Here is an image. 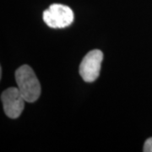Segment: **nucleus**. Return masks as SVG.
<instances>
[{"instance_id":"obj_1","label":"nucleus","mask_w":152,"mask_h":152,"mask_svg":"<svg viewBox=\"0 0 152 152\" xmlns=\"http://www.w3.org/2000/svg\"><path fill=\"white\" fill-rule=\"evenodd\" d=\"M18 89L26 102H34L40 97L42 88L35 72L29 65H22L15 71Z\"/></svg>"},{"instance_id":"obj_2","label":"nucleus","mask_w":152,"mask_h":152,"mask_svg":"<svg viewBox=\"0 0 152 152\" xmlns=\"http://www.w3.org/2000/svg\"><path fill=\"white\" fill-rule=\"evenodd\" d=\"M42 18L49 27L65 28L74 21V13L69 6L53 4L43 11Z\"/></svg>"},{"instance_id":"obj_3","label":"nucleus","mask_w":152,"mask_h":152,"mask_svg":"<svg viewBox=\"0 0 152 152\" xmlns=\"http://www.w3.org/2000/svg\"><path fill=\"white\" fill-rule=\"evenodd\" d=\"M103 53L101 50L95 49L89 52L82 59L80 65V75L86 82L95 81L100 75Z\"/></svg>"},{"instance_id":"obj_4","label":"nucleus","mask_w":152,"mask_h":152,"mask_svg":"<svg viewBox=\"0 0 152 152\" xmlns=\"http://www.w3.org/2000/svg\"><path fill=\"white\" fill-rule=\"evenodd\" d=\"M1 101L5 114L12 119L18 118L25 107V98L18 87H10L1 95Z\"/></svg>"},{"instance_id":"obj_5","label":"nucleus","mask_w":152,"mask_h":152,"mask_svg":"<svg viewBox=\"0 0 152 152\" xmlns=\"http://www.w3.org/2000/svg\"><path fill=\"white\" fill-rule=\"evenodd\" d=\"M143 151L145 152H152V137L149 138L145 142Z\"/></svg>"}]
</instances>
